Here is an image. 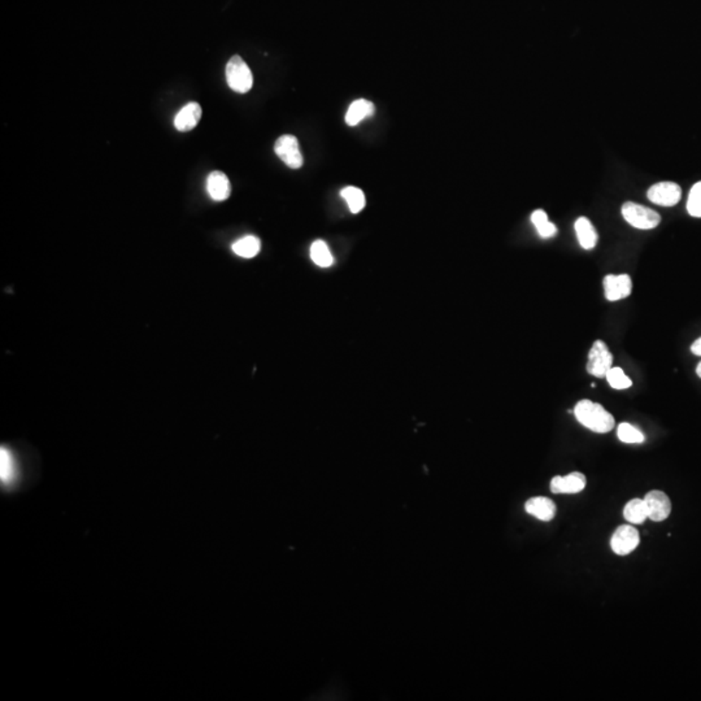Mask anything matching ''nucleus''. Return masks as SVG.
Masks as SVG:
<instances>
[{
    "label": "nucleus",
    "instance_id": "412c9836",
    "mask_svg": "<svg viewBox=\"0 0 701 701\" xmlns=\"http://www.w3.org/2000/svg\"><path fill=\"white\" fill-rule=\"evenodd\" d=\"M342 198L345 199L347 201V206L349 208V211L352 213H359L361 212L365 206V195H364L363 191L357 187H354V186H348L346 189H343L342 192H340Z\"/></svg>",
    "mask_w": 701,
    "mask_h": 701
},
{
    "label": "nucleus",
    "instance_id": "6e6552de",
    "mask_svg": "<svg viewBox=\"0 0 701 701\" xmlns=\"http://www.w3.org/2000/svg\"><path fill=\"white\" fill-rule=\"evenodd\" d=\"M607 300L619 302L633 292V280L628 274H608L602 280Z\"/></svg>",
    "mask_w": 701,
    "mask_h": 701
},
{
    "label": "nucleus",
    "instance_id": "20e7f679",
    "mask_svg": "<svg viewBox=\"0 0 701 701\" xmlns=\"http://www.w3.org/2000/svg\"><path fill=\"white\" fill-rule=\"evenodd\" d=\"M613 366V355L605 342L595 340L594 345L588 352L587 361V373L596 378H602L607 376L608 371Z\"/></svg>",
    "mask_w": 701,
    "mask_h": 701
},
{
    "label": "nucleus",
    "instance_id": "1a4fd4ad",
    "mask_svg": "<svg viewBox=\"0 0 701 701\" xmlns=\"http://www.w3.org/2000/svg\"><path fill=\"white\" fill-rule=\"evenodd\" d=\"M644 503H645L647 511H648V520L661 522V521L666 520L670 516L671 503H670L669 496L662 491H659V490L650 491L647 495L644 496Z\"/></svg>",
    "mask_w": 701,
    "mask_h": 701
},
{
    "label": "nucleus",
    "instance_id": "aec40b11",
    "mask_svg": "<svg viewBox=\"0 0 701 701\" xmlns=\"http://www.w3.org/2000/svg\"><path fill=\"white\" fill-rule=\"evenodd\" d=\"M311 259L314 264L321 268H329L334 263V257L331 255L330 248L323 240H316L311 246Z\"/></svg>",
    "mask_w": 701,
    "mask_h": 701
},
{
    "label": "nucleus",
    "instance_id": "dca6fc26",
    "mask_svg": "<svg viewBox=\"0 0 701 701\" xmlns=\"http://www.w3.org/2000/svg\"><path fill=\"white\" fill-rule=\"evenodd\" d=\"M624 517L633 525H640L648 520V511L644 499H633L624 508Z\"/></svg>",
    "mask_w": 701,
    "mask_h": 701
},
{
    "label": "nucleus",
    "instance_id": "f3484780",
    "mask_svg": "<svg viewBox=\"0 0 701 701\" xmlns=\"http://www.w3.org/2000/svg\"><path fill=\"white\" fill-rule=\"evenodd\" d=\"M260 248H261V242L255 235L243 237L232 244L234 254L244 259L255 257L260 252Z\"/></svg>",
    "mask_w": 701,
    "mask_h": 701
},
{
    "label": "nucleus",
    "instance_id": "5701e85b",
    "mask_svg": "<svg viewBox=\"0 0 701 701\" xmlns=\"http://www.w3.org/2000/svg\"><path fill=\"white\" fill-rule=\"evenodd\" d=\"M605 378L608 380L609 386L614 390H627L633 386V380H630L625 374V371L621 368H613L607 373Z\"/></svg>",
    "mask_w": 701,
    "mask_h": 701
},
{
    "label": "nucleus",
    "instance_id": "423d86ee",
    "mask_svg": "<svg viewBox=\"0 0 701 701\" xmlns=\"http://www.w3.org/2000/svg\"><path fill=\"white\" fill-rule=\"evenodd\" d=\"M647 198L657 206H676L682 198V189L674 182H659L647 191Z\"/></svg>",
    "mask_w": 701,
    "mask_h": 701
},
{
    "label": "nucleus",
    "instance_id": "a211bd4d",
    "mask_svg": "<svg viewBox=\"0 0 701 701\" xmlns=\"http://www.w3.org/2000/svg\"><path fill=\"white\" fill-rule=\"evenodd\" d=\"M531 223L543 240L552 238L557 234V228L548 220V216L543 209H536L531 213Z\"/></svg>",
    "mask_w": 701,
    "mask_h": 701
},
{
    "label": "nucleus",
    "instance_id": "2eb2a0df",
    "mask_svg": "<svg viewBox=\"0 0 701 701\" xmlns=\"http://www.w3.org/2000/svg\"><path fill=\"white\" fill-rule=\"evenodd\" d=\"M374 113V104L369 100H355L347 111L346 124L356 126L363 121L364 118L371 117Z\"/></svg>",
    "mask_w": 701,
    "mask_h": 701
},
{
    "label": "nucleus",
    "instance_id": "0eeeda50",
    "mask_svg": "<svg viewBox=\"0 0 701 701\" xmlns=\"http://www.w3.org/2000/svg\"><path fill=\"white\" fill-rule=\"evenodd\" d=\"M639 543L640 535L638 530L631 525H622L617 528L611 539L612 550L619 556H626L633 552Z\"/></svg>",
    "mask_w": 701,
    "mask_h": 701
},
{
    "label": "nucleus",
    "instance_id": "9b49d317",
    "mask_svg": "<svg viewBox=\"0 0 701 701\" xmlns=\"http://www.w3.org/2000/svg\"><path fill=\"white\" fill-rule=\"evenodd\" d=\"M206 191L215 201H223L230 197L231 186L228 175L215 170L206 178Z\"/></svg>",
    "mask_w": 701,
    "mask_h": 701
},
{
    "label": "nucleus",
    "instance_id": "4be33fe9",
    "mask_svg": "<svg viewBox=\"0 0 701 701\" xmlns=\"http://www.w3.org/2000/svg\"><path fill=\"white\" fill-rule=\"evenodd\" d=\"M617 437L621 442L627 443V445H640L645 440L643 433L627 422L619 423V429H617Z\"/></svg>",
    "mask_w": 701,
    "mask_h": 701
},
{
    "label": "nucleus",
    "instance_id": "4468645a",
    "mask_svg": "<svg viewBox=\"0 0 701 701\" xmlns=\"http://www.w3.org/2000/svg\"><path fill=\"white\" fill-rule=\"evenodd\" d=\"M574 229H576L577 240L581 247L585 248L587 251H591L596 247L597 240H599L597 231L587 217H579L574 223Z\"/></svg>",
    "mask_w": 701,
    "mask_h": 701
},
{
    "label": "nucleus",
    "instance_id": "9d476101",
    "mask_svg": "<svg viewBox=\"0 0 701 701\" xmlns=\"http://www.w3.org/2000/svg\"><path fill=\"white\" fill-rule=\"evenodd\" d=\"M586 477L583 473L573 471L568 476H556L551 480L553 494H578L586 487Z\"/></svg>",
    "mask_w": 701,
    "mask_h": 701
},
{
    "label": "nucleus",
    "instance_id": "f257e3e1",
    "mask_svg": "<svg viewBox=\"0 0 701 701\" xmlns=\"http://www.w3.org/2000/svg\"><path fill=\"white\" fill-rule=\"evenodd\" d=\"M574 416L581 425L597 434L609 433L616 423L612 413L608 412L602 404L587 399L578 402L574 407Z\"/></svg>",
    "mask_w": 701,
    "mask_h": 701
},
{
    "label": "nucleus",
    "instance_id": "ddd939ff",
    "mask_svg": "<svg viewBox=\"0 0 701 701\" xmlns=\"http://www.w3.org/2000/svg\"><path fill=\"white\" fill-rule=\"evenodd\" d=\"M525 511L538 520L551 521L556 516V504L545 496H535L525 504Z\"/></svg>",
    "mask_w": 701,
    "mask_h": 701
},
{
    "label": "nucleus",
    "instance_id": "39448f33",
    "mask_svg": "<svg viewBox=\"0 0 701 701\" xmlns=\"http://www.w3.org/2000/svg\"><path fill=\"white\" fill-rule=\"evenodd\" d=\"M274 151L277 156L291 169H299L303 166V155L300 152L297 137L289 134L282 135L275 142Z\"/></svg>",
    "mask_w": 701,
    "mask_h": 701
},
{
    "label": "nucleus",
    "instance_id": "7ed1b4c3",
    "mask_svg": "<svg viewBox=\"0 0 701 701\" xmlns=\"http://www.w3.org/2000/svg\"><path fill=\"white\" fill-rule=\"evenodd\" d=\"M226 81L231 90L246 94L252 89L254 75L243 58L235 55L226 66Z\"/></svg>",
    "mask_w": 701,
    "mask_h": 701
},
{
    "label": "nucleus",
    "instance_id": "f8f14e48",
    "mask_svg": "<svg viewBox=\"0 0 701 701\" xmlns=\"http://www.w3.org/2000/svg\"><path fill=\"white\" fill-rule=\"evenodd\" d=\"M201 118V107L199 103L191 101L182 108L174 118V126L178 132H190Z\"/></svg>",
    "mask_w": 701,
    "mask_h": 701
},
{
    "label": "nucleus",
    "instance_id": "a878e982",
    "mask_svg": "<svg viewBox=\"0 0 701 701\" xmlns=\"http://www.w3.org/2000/svg\"><path fill=\"white\" fill-rule=\"evenodd\" d=\"M696 374H697V376H699L701 378V361L699 363V365H697V368H696Z\"/></svg>",
    "mask_w": 701,
    "mask_h": 701
},
{
    "label": "nucleus",
    "instance_id": "6ab92c4d",
    "mask_svg": "<svg viewBox=\"0 0 701 701\" xmlns=\"http://www.w3.org/2000/svg\"><path fill=\"white\" fill-rule=\"evenodd\" d=\"M0 478L3 483H11L16 478V461L9 449L1 447L0 449Z\"/></svg>",
    "mask_w": 701,
    "mask_h": 701
},
{
    "label": "nucleus",
    "instance_id": "393cba45",
    "mask_svg": "<svg viewBox=\"0 0 701 701\" xmlns=\"http://www.w3.org/2000/svg\"><path fill=\"white\" fill-rule=\"evenodd\" d=\"M691 352L693 355L701 356V338L696 339L691 346Z\"/></svg>",
    "mask_w": 701,
    "mask_h": 701
},
{
    "label": "nucleus",
    "instance_id": "f03ea898",
    "mask_svg": "<svg viewBox=\"0 0 701 701\" xmlns=\"http://www.w3.org/2000/svg\"><path fill=\"white\" fill-rule=\"evenodd\" d=\"M621 212L627 223L640 230H651L661 223L660 215L656 211L634 201H626L621 208Z\"/></svg>",
    "mask_w": 701,
    "mask_h": 701
},
{
    "label": "nucleus",
    "instance_id": "b1692460",
    "mask_svg": "<svg viewBox=\"0 0 701 701\" xmlns=\"http://www.w3.org/2000/svg\"><path fill=\"white\" fill-rule=\"evenodd\" d=\"M687 212L693 217L701 218V181L695 183L687 200Z\"/></svg>",
    "mask_w": 701,
    "mask_h": 701
}]
</instances>
